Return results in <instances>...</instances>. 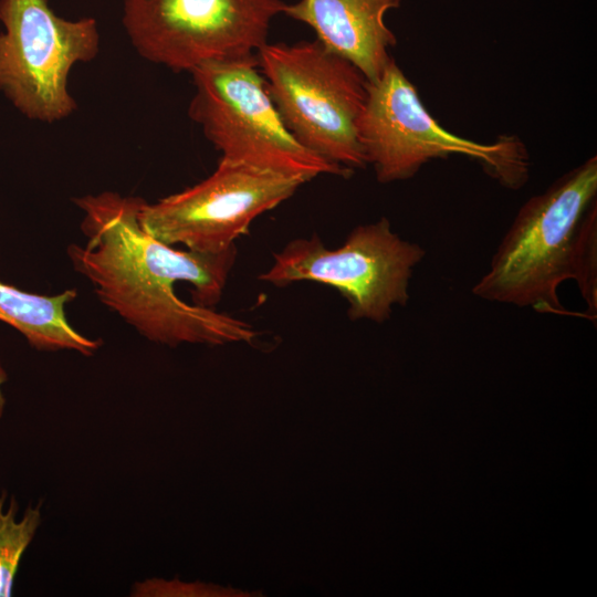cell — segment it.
Instances as JSON below:
<instances>
[{"mask_svg": "<svg viewBox=\"0 0 597 597\" xmlns=\"http://www.w3.org/2000/svg\"><path fill=\"white\" fill-rule=\"evenodd\" d=\"M144 201L113 191L75 198L86 242L67 247L74 270L104 305L154 343L252 344L259 333L251 324L213 308L235 245L219 253L175 249L140 226Z\"/></svg>", "mask_w": 597, "mask_h": 597, "instance_id": "6da1fadb", "label": "cell"}, {"mask_svg": "<svg viewBox=\"0 0 597 597\" xmlns=\"http://www.w3.org/2000/svg\"><path fill=\"white\" fill-rule=\"evenodd\" d=\"M256 59L283 123L305 148L353 171L367 165L358 121L368 81L354 64L316 39L265 43Z\"/></svg>", "mask_w": 597, "mask_h": 597, "instance_id": "277c9868", "label": "cell"}, {"mask_svg": "<svg viewBox=\"0 0 597 597\" xmlns=\"http://www.w3.org/2000/svg\"><path fill=\"white\" fill-rule=\"evenodd\" d=\"M7 493L0 494V597L12 593L20 559L32 542L41 523V505L28 506L17 521L18 503L14 498L4 511Z\"/></svg>", "mask_w": 597, "mask_h": 597, "instance_id": "7c38bea8", "label": "cell"}, {"mask_svg": "<svg viewBox=\"0 0 597 597\" xmlns=\"http://www.w3.org/2000/svg\"><path fill=\"white\" fill-rule=\"evenodd\" d=\"M595 201L597 156H591L521 207L473 294L538 313L576 315L557 290L570 280L579 224Z\"/></svg>", "mask_w": 597, "mask_h": 597, "instance_id": "7a4b0ae2", "label": "cell"}, {"mask_svg": "<svg viewBox=\"0 0 597 597\" xmlns=\"http://www.w3.org/2000/svg\"><path fill=\"white\" fill-rule=\"evenodd\" d=\"M306 184L302 179L221 157L206 179L155 203L144 201L143 229L155 239L202 253H219L247 233L262 213Z\"/></svg>", "mask_w": 597, "mask_h": 597, "instance_id": "9c48e42d", "label": "cell"}, {"mask_svg": "<svg viewBox=\"0 0 597 597\" xmlns=\"http://www.w3.org/2000/svg\"><path fill=\"white\" fill-rule=\"evenodd\" d=\"M282 0H123L122 23L137 53L175 72L255 56Z\"/></svg>", "mask_w": 597, "mask_h": 597, "instance_id": "ba28073f", "label": "cell"}, {"mask_svg": "<svg viewBox=\"0 0 597 597\" xmlns=\"http://www.w3.org/2000/svg\"><path fill=\"white\" fill-rule=\"evenodd\" d=\"M570 280H575L587 311L585 317L597 318V201L585 212L579 224Z\"/></svg>", "mask_w": 597, "mask_h": 597, "instance_id": "4fadbf2b", "label": "cell"}, {"mask_svg": "<svg viewBox=\"0 0 597 597\" xmlns=\"http://www.w3.org/2000/svg\"><path fill=\"white\" fill-rule=\"evenodd\" d=\"M6 380H7V374H6V370L3 369V367H2V365L0 363V418L2 417L4 405H6V399H4L3 394L1 391V385Z\"/></svg>", "mask_w": 597, "mask_h": 597, "instance_id": "9a60e30c", "label": "cell"}, {"mask_svg": "<svg viewBox=\"0 0 597 597\" xmlns=\"http://www.w3.org/2000/svg\"><path fill=\"white\" fill-rule=\"evenodd\" d=\"M425 255L419 244L401 239L381 218L356 227L333 250L317 235L295 239L274 254L259 279L277 286L301 281L329 285L346 298L350 320L383 323L395 305L407 304L413 269Z\"/></svg>", "mask_w": 597, "mask_h": 597, "instance_id": "8992f818", "label": "cell"}, {"mask_svg": "<svg viewBox=\"0 0 597 597\" xmlns=\"http://www.w3.org/2000/svg\"><path fill=\"white\" fill-rule=\"evenodd\" d=\"M358 137L380 184L409 179L430 160L450 155L478 160L510 189L522 187L530 174V155L520 137L502 135L482 144L448 132L429 114L394 59L378 78L367 82Z\"/></svg>", "mask_w": 597, "mask_h": 597, "instance_id": "3957f363", "label": "cell"}, {"mask_svg": "<svg viewBox=\"0 0 597 597\" xmlns=\"http://www.w3.org/2000/svg\"><path fill=\"white\" fill-rule=\"evenodd\" d=\"M401 0H298L285 3L283 13L308 25L329 51L354 64L367 78L380 76L389 61L396 35L385 14Z\"/></svg>", "mask_w": 597, "mask_h": 597, "instance_id": "30bf717a", "label": "cell"}, {"mask_svg": "<svg viewBox=\"0 0 597 597\" xmlns=\"http://www.w3.org/2000/svg\"><path fill=\"white\" fill-rule=\"evenodd\" d=\"M134 596H251L243 591L224 588L213 584L180 583L178 580L148 579L137 583Z\"/></svg>", "mask_w": 597, "mask_h": 597, "instance_id": "5bb4252c", "label": "cell"}, {"mask_svg": "<svg viewBox=\"0 0 597 597\" xmlns=\"http://www.w3.org/2000/svg\"><path fill=\"white\" fill-rule=\"evenodd\" d=\"M0 92L30 119L54 123L76 111L69 76L100 51L94 18L69 20L49 0H0Z\"/></svg>", "mask_w": 597, "mask_h": 597, "instance_id": "52a82bcc", "label": "cell"}, {"mask_svg": "<svg viewBox=\"0 0 597 597\" xmlns=\"http://www.w3.org/2000/svg\"><path fill=\"white\" fill-rule=\"evenodd\" d=\"M76 296L75 289L42 295L0 281V321L19 331L39 350L71 349L91 356L101 347L102 341L77 332L65 313L66 305Z\"/></svg>", "mask_w": 597, "mask_h": 597, "instance_id": "8fae6325", "label": "cell"}, {"mask_svg": "<svg viewBox=\"0 0 597 597\" xmlns=\"http://www.w3.org/2000/svg\"><path fill=\"white\" fill-rule=\"evenodd\" d=\"M190 118L221 157L297 177H349L354 171L305 148L283 123L255 56L211 62L190 72Z\"/></svg>", "mask_w": 597, "mask_h": 597, "instance_id": "5b68a950", "label": "cell"}]
</instances>
